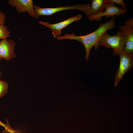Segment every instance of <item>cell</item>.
<instances>
[{"instance_id": "cell-1", "label": "cell", "mask_w": 133, "mask_h": 133, "mask_svg": "<svg viewBox=\"0 0 133 133\" xmlns=\"http://www.w3.org/2000/svg\"><path fill=\"white\" fill-rule=\"evenodd\" d=\"M112 17L109 21L105 23H100L99 28L94 32L89 34L82 36H77L74 33L65 34L63 35L59 36L56 38L58 40L66 39L77 40L82 43L85 49V60L86 61L89 58L90 51L93 46L96 49L98 48L99 41L103 34L109 30L113 29L115 26V17Z\"/></svg>"}, {"instance_id": "cell-2", "label": "cell", "mask_w": 133, "mask_h": 133, "mask_svg": "<svg viewBox=\"0 0 133 133\" xmlns=\"http://www.w3.org/2000/svg\"><path fill=\"white\" fill-rule=\"evenodd\" d=\"M125 44V40L123 33L120 31L114 35H110L105 32L100 38L98 44L104 46L107 48H111L113 49V54L116 56L119 55L123 50Z\"/></svg>"}, {"instance_id": "cell-3", "label": "cell", "mask_w": 133, "mask_h": 133, "mask_svg": "<svg viewBox=\"0 0 133 133\" xmlns=\"http://www.w3.org/2000/svg\"><path fill=\"white\" fill-rule=\"evenodd\" d=\"M90 4L73 5L54 8H42L33 5V8L39 16H50L56 12L66 10H77L83 11L86 15L90 8Z\"/></svg>"}, {"instance_id": "cell-4", "label": "cell", "mask_w": 133, "mask_h": 133, "mask_svg": "<svg viewBox=\"0 0 133 133\" xmlns=\"http://www.w3.org/2000/svg\"><path fill=\"white\" fill-rule=\"evenodd\" d=\"M120 63L118 69L115 76V85L116 86L125 74L133 66V53L123 51L119 55Z\"/></svg>"}, {"instance_id": "cell-5", "label": "cell", "mask_w": 133, "mask_h": 133, "mask_svg": "<svg viewBox=\"0 0 133 133\" xmlns=\"http://www.w3.org/2000/svg\"><path fill=\"white\" fill-rule=\"evenodd\" d=\"M8 3L19 13L27 12L30 17L36 19L40 17L33 8L32 0H9Z\"/></svg>"}, {"instance_id": "cell-6", "label": "cell", "mask_w": 133, "mask_h": 133, "mask_svg": "<svg viewBox=\"0 0 133 133\" xmlns=\"http://www.w3.org/2000/svg\"><path fill=\"white\" fill-rule=\"evenodd\" d=\"M104 9L105 10L102 12L94 15L88 19L90 21H99L102 17L105 16L107 18H109L110 17H113L116 16H119L120 15H124L128 12L126 8H121L112 3L106 4Z\"/></svg>"}, {"instance_id": "cell-7", "label": "cell", "mask_w": 133, "mask_h": 133, "mask_svg": "<svg viewBox=\"0 0 133 133\" xmlns=\"http://www.w3.org/2000/svg\"><path fill=\"white\" fill-rule=\"evenodd\" d=\"M82 16L78 15L70 17L63 21L55 24H50L48 21H38L40 24L50 29L52 31V34L54 38H56L61 34L62 30L64 28L73 22L77 21L82 18Z\"/></svg>"}, {"instance_id": "cell-8", "label": "cell", "mask_w": 133, "mask_h": 133, "mask_svg": "<svg viewBox=\"0 0 133 133\" xmlns=\"http://www.w3.org/2000/svg\"><path fill=\"white\" fill-rule=\"evenodd\" d=\"M15 41L13 40H7V39L0 41V56L9 61L16 57L14 52L16 46Z\"/></svg>"}, {"instance_id": "cell-9", "label": "cell", "mask_w": 133, "mask_h": 133, "mask_svg": "<svg viewBox=\"0 0 133 133\" xmlns=\"http://www.w3.org/2000/svg\"><path fill=\"white\" fill-rule=\"evenodd\" d=\"M118 28L120 31L123 33L125 40V44L123 51L133 53V28L120 26L118 27Z\"/></svg>"}, {"instance_id": "cell-10", "label": "cell", "mask_w": 133, "mask_h": 133, "mask_svg": "<svg viewBox=\"0 0 133 133\" xmlns=\"http://www.w3.org/2000/svg\"><path fill=\"white\" fill-rule=\"evenodd\" d=\"M91 2L90 9L86 15V17L88 19L103 12L106 4V0H92Z\"/></svg>"}, {"instance_id": "cell-11", "label": "cell", "mask_w": 133, "mask_h": 133, "mask_svg": "<svg viewBox=\"0 0 133 133\" xmlns=\"http://www.w3.org/2000/svg\"><path fill=\"white\" fill-rule=\"evenodd\" d=\"M10 32L4 24L0 25V39H7L10 36Z\"/></svg>"}, {"instance_id": "cell-12", "label": "cell", "mask_w": 133, "mask_h": 133, "mask_svg": "<svg viewBox=\"0 0 133 133\" xmlns=\"http://www.w3.org/2000/svg\"><path fill=\"white\" fill-rule=\"evenodd\" d=\"M8 88V86L7 82L0 79V98L7 93Z\"/></svg>"}, {"instance_id": "cell-13", "label": "cell", "mask_w": 133, "mask_h": 133, "mask_svg": "<svg viewBox=\"0 0 133 133\" xmlns=\"http://www.w3.org/2000/svg\"><path fill=\"white\" fill-rule=\"evenodd\" d=\"M110 3L118 4L121 5L122 8H126V5L123 0H106V4Z\"/></svg>"}, {"instance_id": "cell-14", "label": "cell", "mask_w": 133, "mask_h": 133, "mask_svg": "<svg viewBox=\"0 0 133 133\" xmlns=\"http://www.w3.org/2000/svg\"><path fill=\"white\" fill-rule=\"evenodd\" d=\"M124 26L133 28V19L131 18L126 20L124 22Z\"/></svg>"}, {"instance_id": "cell-15", "label": "cell", "mask_w": 133, "mask_h": 133, "mask_svg": "<svg viewBox=\"0 0 133 133\" xmlns=\"http://www.w3.org/2000/svg\"><path fill=\"white\" fill-rule=\"evenodd\" d=\"M6 17L4 14L0 10V25H3L5 23Z\"/></svg>"}, {"instance_id": "cell-16", "label": "cell", "mask_w": 133, "mask_h": 133, "mask_svg": "<svg viewBox=\"0 0 133 133\" xmlns=\"http://www.w3.org/2000/svg\"><path fill=\"white\" fill-rule=\"evenodd\" d=\"M1 74L2 72L0 71V78L1 76Z\"/></svg>"}, {"instance_id": "cell-17", "label": "cell", "mask_w": 133, "mask_h": 133, "mask_svg": "<svg viewBox=\"0 0 133 133\" xmlns=\"http://www.w3.org/2000/svg\"><path fill=\"white\" fill-rule=\"evenodd\" d=\"M2 59V58L0 57V60H1Z\"/></svg>"}]
</instances>
